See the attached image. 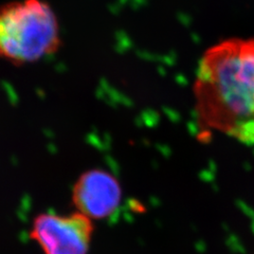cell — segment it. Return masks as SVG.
Returning <instances> with one entry per match:
<instances>
[{
	"mask_svg": "<svg viewBox=\"0 0 254 254\" xmlns=\"http://www.w3.org/2000/svg\"><path fill=\"white\" fill-rule=\"evenodd\" d=\"M195 114L200 128L254 144V39L210 48L198 66Z\"/></svg>",
	"mask_w": 254,
	"mask_h": 254,
	"instance_id": "cell-1",
	"label": "cell"
},
{
	"mask_svg": "<svg viewBox=\"0 0 254 254\" xmlns=\"http://www.w3.org/2000/svg\"><path fill=\"white\" fill-rule=\"evenodd\" d=\"M63 45L58 15L45 0H14L0 6V60L33 64Z\"/></svg>",
	"mask_w": 254,
	"mask_h": 254,
	"instance_id": "cell-2",
	"label": "cell"
},
{
	"mask_svg": "<svg viewBox=\"0 0 254 254\" xmlns=\"http://www.w3.org/2000/svg\"><path fill=\"white\" fill-rule=\"evenodd\" d=\"M94 232L90 218L78 212L41 213L32 221L29 236L44 254H88Z\"/></svg>",
	"mask_w": 254,
	"mask_h": 254,
	"instance_id": "cell-3",
	"label": "cell"
},
{
	"mask_svg": "<svg viewBox=\"0 0 254 254\" xmlns=\"http://www.w3.org/2000/svg\"><path fill=\"white\" fill-rule=\"evenodd\" d=\"M122 200L120 182L110 172L90 169L77 177L71 190L75 211L90 218H108L118 210Z\"/></svg>",
	"mask_w": 254,
	"mask_h": 254,
	"instance_id": "cell-4",
	"label": "cell"
}]
</instances>
